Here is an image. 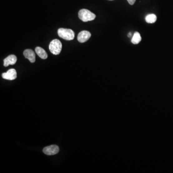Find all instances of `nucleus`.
Wrapping results in <instances>:
<instances>
[{"mask_svg": "<svg viewBox=\"0 0 173 173\" xmlns=\"http://www.w3.org/2000/svg\"><path fill=\"white\" fill-rule=\"evenodd\" d=\"M128 3L131 5H133L135 2L136 0H127Z\"/></svg>", "mask_w": 173, "mask_h": 173, "instance_id": "12", "label": "nucleus"}, {"mask_svg": "<svg viewBox=\"0 0 173 173\" xmlns=\"http://www.w3.org/2000/svg\"><path fill=\"white\" fill-rule=\"evenodd\" d=\"M2 77L3 79L7 80H13L17 77V73L15 69H10L6 72L2 74Z\"/></svg>", "mask_w": 173, "mask_h": 173, "instance_id": "6", "label": "nucleus"}, {"mask_svg": "<svg viewBox=\"0 0 173 173\" xmlns=\"http://www.w3.org/2000/svg\"><path fill=\"white\" fill-rule=\"evenodd\" d=\"M141 41V35L138 32H136L133 36L131 42L134 44H139Z\"/></svg>", "mask_w": 173, "mask_h": 173, "instance_id": "10", "label": "nucleus"}, {"mask_svg": "<svg viewBox=\"0 0 173 173\" xmlns=\"http://www.w3.org/2000/svg\"><path fill=\"white\" fill-rule=\"evenodd\" d=\"M23 54H24V57H25L27 59L29 60L31 63H34L36 60L35 54L32 50L27 49L26 50L24 51Z\"/></svg>", "mask_w": 173, "mask_h": 173, "instance_id": "7", "label": "nucleus"}, {"mask_svg": "<svg viewBox=\"0 0 173 173\" xmlns=\"http://www.w3.org/2000/svg\"><path fill=\"white\" fill-rule=\"evenodd\" d=\"M62 44L61 42L57 39L52 40L49 45V50L52 54L58 55L61 52Z\"/></svg>", "mask_w": 173, "mask_h": 173, "instance_id": "3", "label": "nucleus"}, {"mask_svg": "<svg viewBox=\"0 0 173 173\" xmlns=\"http://www.w3.org/2000/svg\"><path fill=\"white\" fill-rule=\"evenodd\" d=\"M79 19L83 22L92 21L96 18V15L89 10L82 9L78 12Z\"/></svg>", "mask_w": 173, "mask_h": 173, "instance_id": "1", "label": "nucleus"}, {"mask_svg": "<svg viewBox=\"0 0 173 173\" xmlns=\"http://www.w3.org/2000/svg\"><path fill=\"white\" fill-rule=\"evenodd\" d=\"M131 33H129V34H128V37H131Z\"/></svg>", "mask_w": 173, "mask_h": 173, "instance_id": "13", "label": "nucleus"}, {"mask_svg": "<svg viewBox=\"0 0 173 173\" xmlns=\"http://www.w3.org/2000/svg\"><path fill=\"white\" fill-rule=\"evenodd\" d=\"M17 61V58L15 55H10L3 60V65L7 67L9 65H14Z\"/></svg>", "mask_w": 173, "mask_h": 173, "instance_id": "8", "label": "nucleus"}, {"mask_svg": "<svg viewBox=\"0 0 173 173\" xmlns=\"http://www.w3.org/2000/svg\"><path fill=\"white\" fill-rule=\"evenodd\" d=\"M59 151V148L57 145H52L51 146H47L43 150V152L44 154L48 156H53Z\"/></svg>", "mask_w": 173, "mask_h": 173, "instance_id": "4", "label": "nucleus"}, {"mask_svg": "<svg viewBox=\"0 0 173 173\" xmlns=\"http://www.w3.org/2000/svg\"><path fill=\"white\" fill-rule=\"evenodd\" d=\"M109 1H113V0H109Z\"/></svg>", "mask_w": 173, "mask_h": 173, "instance_id": "14", "label": "nucleus"}, {"mask_svg": "<svg viewBox=\"0 0 173 173\" xmlns=\"http://www.w3.org/2000/svg\"><path fill=\"white\" fill-rule=\"evenodd\" d=\"M157 20V17L154 14H149L147 15L145 17V21L148 23L152 24L155 23Z\"/></svg>", "mask_w": 173, "mask_h": 173, "instance_id": "11", "label": "nucleus"}, {"mask_svg": "<svg viewBox=\"0 0 173 173\" xmlns=\"http://www.w3.org/2000/svg\"><path fill=\"white\" fill-rule=\"evenodd\" d=\"M35 52L42 59H46L48 57V55L45 51L43 48L40 47H37L36 48Z\"/></svg>", "mask_w": 173, "mask_h": 173, "instance_id": "9", "label": "nucleus"}, {"mask_svg": "<svg viewBox=\"0 0 173 173\" xmlns=\"http://www.w3.org/2000/svg\"><path fill=\"white\" fill-rule=\"evenodd\" d=\"M91 37V33L88 31H82L77 36V40L80 43H84L88 41Z\"/></svg>", "mask_w": 173, "mask_h": 173, "instance_id": "5", "label": "nucleus"}, {"mask_svg": "<svg viewBox=\"0 0 173 173\" xmlns=\"http://www.w3.org/2000/svg\"><path fill=\"white\" fill-rule=\"evenodd\" d=\"M57 32L60 38L67 41L73 40L75 37V33L72 29L60 28L58 30Z\"/></svg>", "mask_w": 173, "mask_h": 173, "instance_id": "2", "label": "nucleus"}]
</instances>
